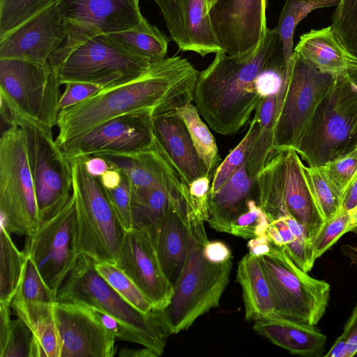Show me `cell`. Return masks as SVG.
<instances>
[{
  "label": "cell",
  "instance_id": "1",
  "mask_svg": "<svg viewBox=\"0 0 357 357\" xmlns=\"http://www.w3.org/2000/svg\"><path fill=\"white\" fill-rule=\"evenodd\" d=\"M199 75L186 59L166 57L152 63L149 71L128 83L103 89L89 99L59 113L56 142L77 138L101 123L137 111L153 117L175 112L192 102Z\"/></svg>",
  "mask_w": 357,
  "mask_h": 357
},
{
  "label": "cell",
  "instance_id": "2",
  "mask_svg": "<svg viewBox=\"0 0 357 357\" xmlns=\"http://www.w3.org/2000/svg\"><path fill=\"white\" fill-rule=\"evenodd\" d=\"M282 65L283 46L275 28H268L258 49L248 57L216 53L211 64L199 72L194 101L199 114L217 133H237L264 98L257 90L258 77Z\"/></svg>",
  "mask_w": 357,
  "mask_h": 357
},
{
  "label": "cell",
  "instance_id": "3",
  "mask_svg": "<svg viewBox=\"0 0 357 357\" xmlns=\"http://www.w3.org/2000/svg\"><path fill=\"white\" fill-rule=\"evenodd\" d=\"M204 222L191 213L188 257L174 285L171 302L162 310L163 321L170 335L188 330L199 317L218 307L229 282L231 259L215 264L207 261L203 255V248L209 241Z\"/></svg>",
  "mask_w": 357,
  "mask_h": 357
},
{
  "label": "cell",
  "instance_id": "4",
  "mask_svg": "<svg viewBox=\"0 0 357 357\" xmlns=\"http://www.w3.org/2000/svg\"><path fill=\"white\" fill-rule=\"evenodd\" d=\"M48 62L60 84L86 82L103 89L138 79L149 71L153 63L124 48L108 35L66 40Z\"/></svg>",
  "mask_w": 357,
  "mask_h": 357
},
{
  "label": "cell",
  "instance_id": "5",
  "mask_svg": "<svg viewBox=\"0 0 357 357\" xmlns=\"http://www.w3.org/2000/svg\"><path fill=\"white\" fill-rule=\"evenodd\" d=\"M85 156L70 160L76 209V238L79 255L96 263L116 264L125 231L99 178L86 169Z\"/></svg>",
  "mask_w": 357,
  "mask_h": 357
},
{
  "label": "cell",
  "instance_id": "6",
  "mask_svg": "<svg viewBox=\"0 0 357 357\" xmlns=\"http://www.w3.org/2000/svg\"><path fill=\"white\" fill-rule=\"evenodd\" d=\"M357 119V86L348 73L334 75L296 150L309 166H321L349 152Z\"/></svg>",
  "mask_w": 357,
  "mask_h": 357
},
{
  "label": "cell",
  "instance_id": "7",
  "mask_svg": "<svg viewBox=\"0 0 357 357\" xmlns=\"http://www.w3.org/2000/svg\"><path fill=\"white\" fill-rule=\"evenodd\" d=\"M275 305V315L315 326L328 307L331 286L301 269L282 247L258 257Z\"/></svg>",
  "mask_w": 357,
  "mask_h": 357
},
{
  "label": "cell",
  "instance_id": "8",
  "mask_svg": "<svg viewBox=\"0 0 357 357\" xmlns=\"http://www.w3.org/2000/svg\"><path fill=\"white\" fill-rule=\"evenodd\" d=\"M0 211L9 233L27 236L40 225L24 135L17 126L8 127L0 139Z\"/></svg>",
  "mask_w": 357,
  "mask_h": 357
},
{
  "label": "cell",
  "instance_id": "9",
  "mask_svg": "<svg viewBox=\"0 0 357 357\" xmlns=\"http://www.w3.org/2000/svg\"><path fill=\"white\" fill-rule=\"evenodd\" d=\"M95 261L80 255L57 293L58 302L82 304L98 309L141 331L165 350L170 335L162 310L144 314L122 298L99 274Z\"/></svg>",
  "mask_w": 357,
  "mask_h": 357
},
{
  "label": "cell",
  "instance_id": "10",
  "mask_svg": "<svg viewBox=\"0 0 357 357\" xmlns=\"http://www.w3.org/2000/svg\"><path fill=\"white\" fill-rule=\"evenodd\" d=\"M59 84L49 62L0 59V97L15 116L52 129L60 112Z\"/></svg>",
  "mask_w": 357,
  "mask_h": 357
},
{
  "label": "cell",
  "instance_id": "11",
  "mask_svg": "<svg viewBox=\"0 0 357 357\" xmlns=\"http://www.w3.org/2000/svg\"><path fill=\"white\" fill-rule=\"evenodd\" d=\"M333 79L334 75L318 70L294 52L278 109L274 151H296L317 106L329 91Z\"/></svg>",
  "mask_w": 357,
  "mask_h": 357
},
{
  "label": "cell",
  "instance_id": "12",
  "mask_svg": "<svg viewBox=\"0 0 357 357\" xmlns=\"http://www.w3.org/2000/svg\"><path fill=\"white\" fill-rule=\"evenodd\" d=\"M15 126L24 135L40 222L59 212L72 197L71 164L54 140L52 129L18 116Z\"/></svg>",
  "mask_w": 357,
  "mask_h": 357
},
{
  "label": "cell",
  "instance_id": "13",
  "mask_svg": "<svg viewBox=\"0 0 357 357\" xmlns=\"http://www.w3.org/2000/svg\"><path fill=\"white\" fill-rule=\"evenodd\" d=\"M24 251L57 296L61 286L80 256L77 245L76 209L73 195L59 212L41 221L38 229L26 236Z\"/></svg>",
  "mask_w": 357,
  "mask_h": 357
},
{
  "label": "cell",
  "instance_id": "14",
  "mask_svg": "<svg viewBox=\"0 0 357 357\" xmlns=\"http://www.w3.org/2000/svg\"><path fill=\"white\" fill-rule=\"evenodd\" d=\"M59 146L69 160L79 156L131 154L153 148V114L144 110L117 116Z\"/></svg>",
  "mask_w": 357,
  "mask_h": 357
},
{
  "label": "cell",
  "instance_id": "15",
  "mask_svg": "<svg viewBox=\"0 0 357 357\" xmlns=\"http://www.w3.org/2000/svg\"><path fill=\"white\" fill-rule=\"evenodd\" d=\"M66 40L109 35L140 26L139 0H56Z\"/></svg>",
  "mask_w": 357,
  "mask_h": 357
},
{
  "label": "cell",
  "instance_id": "16",
  "mask_svg": "<svg viewBox=\"0 0 357 357\" xmlns=\"http://www.w3.org/2000/svg\"><path fill=\"white\" fill-rule=\"evenodd\" d=\"M266 6V0L215 1L208 14L224 52L243 59L258 49L268 29Z\"/></svg>",
  "mask_w": 357,
  "mask_h": 357
},
{
  "label": "cell",
  "instance_id": "17",
  "mask_svg": "<svg viewBox=\"0 0 357 357\" xmlns=\"http://www.w3.org/2000/svg\"><path fill=\"white\" fill-rule=\"evenodd\" d=\"M116 264L149 298L154 310H163L169 305L174 286L162 268L145 226L125 232Z\"/></svg>",
  "mask_w": 357,
  "mask_h": 357
},
{
  "label": "cell",
  "instance_id": "18",
  "mask_svg": "<svg viewBox=\"0 0 357 357\" xmlns=\"http://www.w3.org/2000/svg\"><path fill=\"white\" fill-rule=\"evenodd\" d=\"M60 338V357H112L115 337L89 306L69 302L54 304Z\"/></svg>",
  "mask_w": 357,
  "mask_h": 357
},
{
  "label": "cell",
  "instance_id": "19",
  "mask_svg": "<svg viewBox=\"0 0 357 357\" xmlns=\"http://www.w3.org/2000/svg\"><path fill=\"white\" fill-rule=\"evenodd\" d=\"M66 38L56 0L0 38V59L48 62Z\"/></svg>",
  "mask_w": 357,
  "mask_h": 357
},
{
  "label": "cell",
  "instance_id": "20",
  "mask_svg": "<svg viewBox=\"0 0 357 357\" xmlns=\"http://www.w3.org/2000/svg\"><path fill=\"white\" fill-rule=\"evenodd\" d=\"M153 1L162 14L171 39L180 50L202 56L223 52L204 0Z\"/></svg>",
  "mask_w": 357,
  "mask_h": 357
},
{
  "label": "cell",
  "instance_id": "21",
  "mask_svg": "<svg viewBox=\"0 0 357 357\" xmlns=\"http://www.w3.org/2000/svg\"><path fill=\"white\" fill-rule=\"evenodd\" d=\"M155 146L188 186L196 178L213 176L199 156L183 121L175 112L153 117Z\"/></svg>",
  "mask_w": 357,
  "mask_h": 357
},
{
  "label": "cell",
  "instance_id": "22",
  "mask_svg": "<svg viewBox=\"0 0 357 357\" xmlns=\"http://www.w3.org/2000/svg\"><path fill=\"white\" fill-rule=\"evenodd\" d=\"M192 204H176L160 225L149 231L162 268L174 285L185 266L188 254V227Z\"/></svg>",
  "mask_w": 357,
  "mask_h": 357
},
{
  "label": "cell",
  "instance_id": "23",
  "mask_svg": "<svg viewBox=\"0 0 357 357\" xmlns=\"http://www.w3.org/2000/svg\"><path fill=\"white\" fill-rule=\"evenodd\" d=\"M303 165L296 151H282L281 184L283 197L290 213L305 227L307 236L312 243L325 222L310 190Z\"/></svg>",
  "mask_w": 357,
  "mask_h": 357
},
{
  "label": "cell",
  "instance_id": "24",
  "mask_svg": "<svg viewBox=\"0 0 357 357\" xmlns=\"http://www.w3.org/2000/svg\"><path fill=\"white\" fill-rule=\"evenodd\" d=\"M110 168L119 170L135 188L175 187L185 184L165 155L155 146L131 154H101Z\"/></svg>",
  "mask_w": 357,
  "mask_h": 357
},
{
  "label": "cell",
  "instance_id": "25",
  "mask_svg": "<svg viewBox=\"0 0 357 357\" xmlns=\"http://www.w3.org/2000/svg\"><path fill=\"white\" fill-rule=\"evenodd\" d=\"M294 52L318 70L331 75L348 72L357 65V56L342 45L331 25L301 35Z\"/></svg>",
  "mask_w": 357,
  "mask_h": 357
},
{
  "label": "cell",
  "instance_id": "26",
  "mask_svg": "<svg viewBox=\"0 0 357 357\" xmlns=\"http://www.w3.org/2000/svg\"><path fill=\"white\" fill-rule=\"evenodd\" d=\"M253 329L258 335L293 354L319 357L324 351L326 337L314 326L274 315L255 321Z\"/></svg>",
  "mask_w": 357,
  "mask_h": 357
},
{
  "label": "cell",
  "instance_id": "27",
  "mask_svg": "<svg viewBox=\"0 0 357 357\" xmlns=\"http://www.w3.org/2000/svg\"><path fill=\"white\" fill-rule=\"evenodd\" d=\"M256 192V178L250 176L246 162L208 199V225L213 229L228 233L231 223L247 210V203Z\"/></svg>",
  "mask_w": 357,
  "mask_h": 357
},
{
  "label": "cell",
  "instance_id": "28",
  "mask_svg": "<svg viewBox=\"0 0 357 357\" xmlns=\"http://www.w3.org/2000/svg\"><path fill=\"white\" fill-rule=\"evenodd\" d=\"M54 303L15 298L12 301L15 314L26 324L32 334L30 357H60Z\"/></svg>",
  "mask_w": 357,
  "mask_h": 357
},
{
  "label": "cell",
  "instance_id": "29",
  "mask_svg": "<svg viewBox=\"0 0 357 357\" xmlns=\"http://www.w3.org/2000/svg\"><path fill=\"white\" fill-rule=\"evenodd\" d=\"M183 201L192 202L186 184L175 187H132V211L135 227L145 226L149 231L155 229L172 208Z\"/></svg>",
  "mask_w": 357,
  "mask_h": 357
},
{
  "label": "cell",
  "instance_id": "30",
  "mask_svg": "<svg viewBox=\"0 0 357 357\" xmlns=\"http://www.w3.org/2000/svg\"><path fill=\"white\" fill-rule=\"evenodd\" d=\"M236 281L241 286L246 321H257L275 315L271 289L258 257L249 253L238 264Z\"/></svg>",
  "mask_w": 357,
  "mask_h": 357
},
{
  "label": "cell",
  "instance_id": "31",
  "mask_svg": "<svg viewBox=\"0 0 357 357\" xmlns=\"http://www.w3.org/2000/svg\"><path fill=\"white\" fill-rule=\"evenodd\" d=\"M282 91V89L264 98L255 109L259 130L246 161L248 173L253 178H256L274 151V129Z\"/></svg>",
  "mask_w": 357,
  "mask_h": 357
},
{
  "label": "cell",
  "instance_id": "32",
  "mask_svg": "<svg viewBox=\"0 0 357 357\" xmlns=\"http://www.w3.org/2000/svg\"><path fill=\"white\" fill-rule=\"evenodd\" d=\"M1 223L0 303L10 305L23 279L28 257L20 251Z\"/></svg>",
  "mask_w": 357,
  "mask_h": 357
},
{
  "label": "cell",
  "instance_id": "33",
  "mask_svg": "<svg viewBox=\"0 0 357 357\" xmlns=\"http://www.w3.org/2000/svg\"><path fill=\"white\" fill-rule=\"evenodd\" d=\"M108 36L124 48L149 59L151 63L166 58L170 40L147 20L136 28Z\"/></svg>",
  "mask_w": 357,
  "mask_h": 357
},
{
  "label": "cell",
  "instance_id": "34",
  "mask_svg": "<svg viewBox=\"0 0 357 357\" xmlns=\"http://www.w3.org/2000/svg\"><path fill=\"white\" fill-rule=\"evenodd\" d=\"M340 0H286L275 27L283 46L286 73L294 55V34L298 23L312 11L337 6Z\"/></svg>",
  "mask_w": 357,
  "mask_h": 357
},
{
  "label": "cell",
  "instance_id": "35",
  "mask_svg": "<svg viewBox=\"0 0 357 357\" xmlns=\"http://www.w3.org/2000/svg\"><path fill=\"white\" fill-rule=\"evenodd\" d=\"M176 113L185 123L199 156L213 175L220 158L215 137L201 119L197 107L190 102L179 107Z\"/></svg>",
  "mask_w": 357,
  "mask_h": 357
},
{
  "label": "cell",
  "instance_id": "36",
  "mask_svg": "<svg viewBox=\"0 0 357 357\" xmlns=\"http://www.w3.org/2000/svg\"><path fill=\"white\" fill-rule=\"evenodd\" d=\"M10 308L0 303V357H30L31 332L20 318L10 319Z\"/></svg>",
  "mask_w": 357,
  "mask_h": 357
},
{
  "label": "cell",
  "instance_id": "37",
  "mask_svg": "<svg viewBox=\"0 0 357 357\" xmlns=\"http://www.w3.org/2000/svg\"><path fill=\"white\" fill-rule=\"evenodd\" d=\"M303 169L310 190L325 223L341 211L343 199L328 180L322 166H305Z\"/></svg>",
  "mask_w": 357,
  "mask_h": 357
},
{
  "label": "cell",
  "instance_id": "38",
  "mask_svg": "<svg viewBox=\"0 0 357 357\" xmlns=\"http://www.w3.org/2000/svg\"><path fill=\"white\" fill-rule=\"evenodd\" d=\"M95 268L122 298L140 312L149 314L154 310L149 298L116 264L97 262Z\"/></svg>",
  "mask_w": 357,
  "mask_h": 357
},
{
  "label": "cell",
  "instance_id": "39",
  "mask_svg": "<svg viewBox=\"0 0 357 357\" xmlns=\"http://www.w3.org/2000/svg\"><path fill=\"white\" fill-rule=\"evenodd\" d=\"M258 130V120L255 115L244 137L213 172L210 193L218 191L246 162Z\"/></svg>",
  "mask_w": 357,
  "mask_h": 357
},
{
  "label": "cell",
  "instance_id": "40",
  "mask_svg": "<svg viewBox=\"0 0 357 357\" xmlns=\"http://www.w3.org/2000/svg\"><path fill=\"white\" fill-rule=\"evenodd\" d=\"M53 0H0V38L30 19Z\"/></svg>",
  "mask_w": 357,
  "mask_h": 357
},
{
  "label": "cell",
  "instance_id": "41",
  "mask_svg": "<svg viewBox=\"0 0 357 357\" xmlns=\"http://www.w3.org/2000/svg\"><path fill=\"white\" fill-rule=\"evenodd\" d=\"M331 21V26L339 40L357 56V0H340Z\"/></svg>",
  "mask_w": 357,
  "mask_h": 357
},
{
  "label": "cell",
  "instance_id": "42",
  "mask_svg": "<svg viewBox=\"0 0 357 357\" xmlns=\"http://www.w3.org/2000/svg\"><path fill=\"white\" fill-rule=\"evenodd\" d=\"M271 220L266 213L252 199L247 203V210L230 225L228 234L245 239H251L266 233Z\"/></svg>",
  "mask_w": 357,
  "mask_h": 357
},
{
  "label": "cell",
  "instance_id": "43",
  "mask_svg": "<svg viewBox=\"0 0 357 357\" xmlns=\"http://www.w3.org/2000/svg\"><path fill=\"white\" fill-rule=\"evenodd\" d=\"M321 166L330 183L344 200L347 189L357 177V149Z\"/></svg>",
  "mask_w": 357,
  "mask_h": 357
},
{
  "label": "cell",
  "instance_id": "44",
  "mask_svg": "<svg viewBox=\"0 0 357 357\" xmlns=\"http://www.w3.org/2000/svg\"><path fill=\"white\" fill-rule=\"evenodd\" d=\"M15 298L50 303L57 302V296L49 288L29 257L23 279Z\"/></svg>",
  "mask_w": 357,
  "mask_h": 357
},
{
  "label": "cell",
  "instance_id": "45",
  "mask_svg": "<svg viewBox=\"0 0 357 357\" xmlns=\"http://www.w3.org/2000/svg\"><path fill=\"white\" fill-rule=\"evenodd\" d=\"M93 313L103 326L115 337L122 341H127L141 344L155 351L159 356L164 350L156 342L141 331L116 319L109 314L98 309L91 307Z\"/></svg>",
  "mask_w": 357,
  "mask_h": 357
},
{
  "label": "cell",
  "instance_id": "46",
  "mask_svg": "<svg viewBox=\"0 0 357 357\" xmlns=\"http://www.w3.org/2000/svg\"><path fill=\"white\" fill-rule=\"evenodd\" d=\"M349 211L342 208L335 217L324 224L312 243L315 260L331 248L342 235L349 231Z\"/></svg>",
  "mask_w": 357,
  "mask_h": 357
},
{
  "label": "cell",
  "instance_id": "47",
  "mask_svg": "<svg viewBox=\"0 0 357 357\" xmlns=\"http://www.w3.org/2000/svg\"><path fill=\"white\" fill-rule=\"evenodd\" d=\"M122 174L119 185L114 189L105 188L109 202L124 231L135 228L132 211V186L128 178Z\"/></svg>",
  "mask_w": 357,
  "mask_h": 357
},
{
  "label": "cell",
  "instance_id": "48",
  "mask_svg": "<svg viewBox=\"0 0 357 357\" xmlns=\"http://www.w3.org/2000/svg\"><path fill=\"white\" fill-rule=\"evenodd\" d=\"M326 357L357 356V305L346 322L343 332L335 341Z\"/></svg>",
  "mask_w": 357,
  "mask_h": 357
},
{
  "label": "cell",
  "instance_id": "49",
  "mask_svg": "<svg viewBox=\"0 0 357 357\" xmlns=\"http://www.w3.org/2000/svg\"><path fill=\"white\" fill-rule=\"evenodd\" d=\"M65 85L59 101L60 111L76 105L103 90L98 85L86 82H70Z\"/></svg>",
  "mask_w": 357,
  "mask_h": 357
},
{
  "label": "cell",
  "instance_id": "50",
  "mask_svg": "<svg viewBox=\"0 0 357 357\" xmlns=\"http://www.w3.org/2000/svg\"><path fill=\"white\" fill-rule=\"evenodd\" d=\"M211 176H204L194 180L189 185V192L194 213L204 221L208 219V199L211 190Z\"/></svg>",
  "mask_w": 357,
  "mask_h": 357
},
{
  "label": "cell",
  "instance_id": "51",
  "mask_svg": "<svg viewBox=\"0 0 357 357\" xmlns=\"http://www.w3.org/2000/svg\"><path fill=\"white\" fill-rule=\"evenodd\" d=\"M203 255L207 261L215 264H223L232 259L229 248L220 241H208L203 248Z\"/></svg>",
  "mask_w": 357,
  "mask_h": 357
},
{
  "label": "cell",
  "instance_id": "52",
  "mask_svg": "<svg viewBox=\"0 0 357 357\" xmlns=\"http://www.w3.org/2000/svg\"><path fill=\"white\" fill-rule=\"evenodd\" d=\"M273 245V243L266 233L250 239L247 244L248 253L255 257L269 254Z\"/></svg>",
  "mask_w": 357,
  "mask_h": 357
},
{
  "label": "cell",
  "instance_id": "53",
  "mask_svg": "<svg viewBox=\"0 0 357 357\" xmlns=\"http://www.w3.org/2000/svg\"><path fill=\"white\" fill-rule=\"evenodd\" d=\"M86 171L93 176L99 178L110 169L108 162L98 155L85 156Z\"/></svg>",
  "mask_w": 357,
  "mask_h": 357
},
{
  "label": "cell",
  "instance_id": "54",
  "mask_svg": "<svg viewBox=\"0 0 357 357\" xmlns=\"http://www.w3.org/2000/svg\"><path fill=\"white\" fill-rule=\"evenodd\" d=\"M99 179L105 188L114 189L121 183L122 174L119 170L110 168Z\"/></svg>",
  "mask_w": 357,
  "mask_h": 357
},
{
  "label": "cell",
  "instance_id": "55",
  "mask_svg": "<svg viewBox=\"0 0 357 357\" xmlns=\"http://www.w3.org/2000/svg\"><path fill=\"white\" fill-rule=\"evenodd\" d=\"M357 205V177L347 189L343 200L342 207L347 211H351Z\"/></svg>",
  "mask_w": 357,
  "mask_h": 357
},
{
  "label": "cell",
  "instance_id": "56",
  "mask_svg": "<svg viewBox=\"0 0 357 357\" xmlns=\"http://www.w3.org/2000/svg\"><path fill=\"white\" fill-rule=\"evenodd\" d=\"M119 356L129 357H158L159 355L153 349L148 347L142 349L123 348L119 353Z\"/></svg>",
  "mask_w": 357,
  "mask_h": 357
},
{
  "label": "cell",
  "instance_id": "57",
  "mask_svg": "<svg viewBox=\"0 0 357 357\" xmlns=\"http://www.w3.org/2000/svg\"><path fill=\"white\" fill-rule=\"evenodd\" d=\"M342 256L349 259L350 264L357 269V245L344 244L340 248Z\"/></svg>",
  "mask_w": 357,
  "mask_h": 357
},
{
  "label": "cell",
  "instance_id": "58",
  "mask_svg": "<svg viewBox=\"0 0 357 357\" xmlns=\"http://www.w3.org/2000/svg\"><path fill=\"white\" fill-rule=\"evenodd\" d=\"M349 213L350 215L349 229V231H351L357 229V205Z\"/></svg>",
  "mask_w": 357,
  "mask_h": 357
},
{
  "label": "cell",
  "instance_id": "59",
  "mask_svg": "<svg viewBox=\"0 0 357 357\" xmlns=\"http://www.w3.org/2000/svg\"><path fill=\"white\" fill-rule=\"evenodd\" d=\"M355 149H357V119L351 133L349 152Z\"/></svg>",
  "mask_w": 357,
  "mask_h": 357
},
{
  "label": "cell",
  "instance_id": "60",
  "mask_svg": "<svg viewBox=\"0 0 357 357\" xmlns=\"http://www.w3.org/2000/svg\"><path fill=\"white\" fill-rule=\"evenodd\" d=\"M347 73L353 83L357 86V65L350 68Z\"/></svg>",
  "mask_w": 357,
  "mask_h": 357
},
{
  "label": "cell",
  "instance_id": "61",
  "mask_svg": "<svg viewBox=\"0 0 357 357\" xmlns=\"http://www.w3.org/2000/svg\"><path fill=\"white\" fill-rule=\"evenodd\" d=\"M217 0H204L206 8L208 10L213 6Z\"/></svg>",
  "mask_w": 357,
  "mask_h": 357
}]
</instances>
